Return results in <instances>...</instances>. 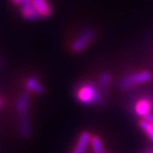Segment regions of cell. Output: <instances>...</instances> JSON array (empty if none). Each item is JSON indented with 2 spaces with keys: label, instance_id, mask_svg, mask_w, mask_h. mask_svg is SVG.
I'll use <instances>...</instances> for the list:
<instances>
[{
  "label": "cell",
  "instance_id": "cell-8",
  "mask_svg": "<svg viewBox=\"0 0 153 153\" xmlns=\"http://www.w3.org/2000/svg\"><path fill=\"white\" fill-rule=\"evenodd\" d=\"M151 108V103L148 99H140L135 104V113L141 117H145L149 114V110Z\"/></svg>",
  "mask_w": 153,
  "mask_h": 153
},
{
  "label": "cell",
  "instance_id": "cell-14",
  "mask_svg": "<svg viewBox=\"0 0 153 153\" xmlns=\"http://www.w3.org/2000/svg\"><path fill=\"white\" fill-rule=\"evenodd\" d=\"M149 153H153V151H152V152H149Z\"/></svg>",
  "mask_w": 153,
  "mask_h": 153
},
{
  "label": "cell",
  "instance_id": "cell-6",
  "mask_svg": "<svg viewBox=\"0 0 153 153\" xmlns=\"http://www.w3.org/2000/svg\"><path fill=\"white\" fill-rule=\"evenodd\" d=\"M31 3L40 18H46L51 14V7L46 0H31Z\"/></svg>",
  "mask_w": 153,
  "mask_h": 153
},
{
  "label": "cell",
  "instance_id": "cell-1",
  "mask_svg": "<svg viewBox=\"0 0 153 153\" xmlns=\"http://www.w3.org/2000/svg\"><path fill=\"white\" fill-rule=\"evenodd\" d=\"M29 94L27 92L21 93L16 102V111L18 114V125L21 136L28 137L30 135V122L28 116Z\"/></svg>",
  "mask_w": 153,
  "mask_h": 153
},
{
  "label": "cell",
  "instance_id": "cell-2",
  "mask_svg": "<svg viewBox=\"0 0 153 153\" xmlns=\"http://www.w3.org/2000/svg\"><path fill=\"white\" fill-rule=\"evenodd\" d=\"M76 97L80 103L86 105L99 104L102 102V96L99 90L91 83L81 84L76 91Z\"/></svg>",
  "mask_w": 153,
  "mask_h": 153
},
{
  "label": "cell",
  "instance_id": "cell-7",
  "mask_svg": "<svg viewBox=\"0 0 153 153\" xmlns=\"http://www.w3.org/2000/svg\"><path fill=\"white\" fill-rule=\"evenodd\" d=\"M90 140H91V135L90 133L86 132H82L78 139V142L75 146V149L72 150L71 153H84V151L86 150L87 147H88L89 143H90Z\"/></svg>",
  "mask_w": 153,
  "mask_h": 153
},
{
  "label": "cell",
  "instance_id": "cell-3",
  "mask_svg": "<svg viewBox=\"0 0 153 153\" xmlns=\"http://www.w3.org/2000/svg\"><path fill=\"white\" fill-rule=\"evenodd\" d=\"M150 73L149 71H140L135 74L128 75L121 80L120 87L122 89H129L134 86L146 83L150 79Z\"/></svg>",
  "mask_w": 153,
  "mask_h": 153
},
{
  "label": "cell",
  "instance_id": "cell-4",
  "mask_svg": "<svg viewBox=\"0 0 153 153\" xmlns=\"http://www.w3.org/2000/svg\"><path fill=\"white\" fill-rule=\"evenodd\" d=\"M95 37V31L92 29H86L82 30L71 43V50L75 53L81 52L89 45V43Z\"/></svg>",
  "mask_w": 153,
  "mask_h": 153
},
{
  "label": "cell",
  "instance_id": "cell-9",
  "mask_svg": "<svg viewBox=\"0 0 153 153\" xmlns=\"http://www.w3.org/2000/svg\"><path fill=\"white\" fill-rule=\"evenodd\" d=\"M26 89L32 93H42L43 91L42 84L34 76H30L26 80Z\"/></svg>",
  "mask_w": 153,
  "mask_h": 153
},
{
  "label": "cell",
  "instance_id": "cell-5",
  "mask_svg": "<svg viewBox=\"0 0 153 153\" xmlns=\"http://www.w3.org/2000/svg\"><path fill=\"white\" fill-rule=\"evenodd\" d=\"M19 6L20 7L21 14L27 20L32 21L40 18L35 8L32 6L31 0H20Z\"/></svg>",
  "mask_w": 153,
  "mask_h": 153
},
{
  "label": "cell",
  "instance_id": "cell-10",
  "mask_svg": "<svg viewBox=\"0 0 153 153\" xmlns=\"http://www.w3.org/2000/svg\"><path fill=\"white\" fill-rule=\"evenodd\" d=\"M139 126L149 137V138L153 141V124L146 119H142L139 122Z\"/></svg>",
  "mask_w": 153,
  "mask_h": 153
},
{
  "label": "cell",
  "instance_id": "cell-12",
  "mask_svg": "<svg viewBox=\"0 0 153 153\" xmlns=\"http://www.w3.org/2000/svg\"><path fill=\"white\" fill-rule=\"evenodd\" d=\"M111 81V76L108 73H102L98 79V90H103L107 88Z\"/></svg>",
  "mask_w": 153,
  "mask_h": 153
},
{
  "label": "cell",
  "instance_id": "cell-11",
  "mask_svg": "<svg viewBox=\"0 0 153 153\" xmlns=\"http://www.w3.org/2000/svg\"><path fill=\"white\" fill-rule=\"evenodd\" d=\"M90 144L93 153H103L102 141L98 137H91Z\"/></svg>",
  "mask_w": 153,
  "mask_h": 153
},
{
  "label": "cell",
  "instance_id": "cell-13",
  "mask_svg": "<svg viewBox=\"0 0 153 153\" xmlns=\"http://www.w3.org/2000/svg\"><path fill=\"white\" fill-rule=\"evenodd\" d=\"M12 1H13L16 5H19V2H20V0H12Z\"/></svg>",
  "mask_w": 153,
  "mask_h": 153
}]
</instances>
